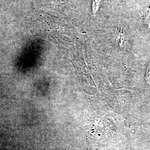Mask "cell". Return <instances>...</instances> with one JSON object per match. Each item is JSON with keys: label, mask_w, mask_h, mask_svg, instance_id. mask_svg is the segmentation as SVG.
I'll return each mask as SVG.
<instances>
[{"label": "cell", "mask_w": 150, "mask_h": 150, "mask_svg": "<svg viewBox=\"0 0 150 150\" xmlns=\"http://www.w3.org/2000/svg\"><path fill=\"white\" fill-rule=\"evenodd\" d=\"M144 22L145 24L147 26L148 28L150 29V8L147 10V11L145 14Z\"/></svg>", "instance_id": "6da1fadb"}, {"label": "cell", "mask_w": 150, "mask_h": 150, "mask_svg": "<svg viewBox=\"0 0 150 150\" xmlns=\"http://www.w3.org/2000/svg\"><path fill=\"white\" fill-rule=\"evenodd\" d=\"M100 1L101 0H93V6H92V10H93V14H95L98 10Z\"/></svg>", "instance_id": "7a4b0ae2"}, {"label": "cell", "mask_w": 150, "mask_h": 150, "mask_svg": "<svg viewBox=\"0 0 150 150\" xmlns=\"http://www.w3.org/2000/svg\"><path fill=\"white\" fill-rule=\"evenodd\" d=\"M146 80L147 82L150 85V64H149L147 70V72H146Z\"/></svg>", "instance_id": "3957f363"}]
</instances>
